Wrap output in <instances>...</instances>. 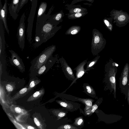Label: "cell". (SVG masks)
<instances>
[{"instance_id":"6da1fadb","label":"cell","mask_w":129,"mask_h":129,"mask_svg":"<svg viewBox=\"0 0 129 129\" xmlns=\"http://www.w3.org/2000/svg\"><path fill=\"white\" fill-rule=\"evenodd\" d=\"M118 64L110 58L105 65V90H109L112 93L114 98H116V75L117 72Z\"/></svg>"},{"instance_id":"7a4b0ae2","label":"cell","mask_w":129,"mask_h":129,"mask_svg":"<svg viewBox=\"0 0 129 129\" xmlns=\"http://www.w3.org/2000/svg\"><path fill=\"white\" fill-rule=\"evenodd\" d=\"M62 27V25L57 26L46 21L42 28L39 37L35 38L34 47L37 48L42 43L46 42L53 37Z\"/></svg>"},{"instance_id":"3957f363","label":"cell","mask_w":129,"mask_h":129,"mask_svg":"<svg viewBox=\"0 0 129 129\" xmlns=\"http://www.w3.org/2000/svg\"><path fill=\"white\" fill-rule=\"evenodd\" d=\"M56 49V47L52 45L46 48L32 61L30 68L32 73H35L45 62L52 54Z\"/></svg>"},{"instance_id":"277c9868","label":"cell","mask_w":129,"mask_h":129,"mask_svg":"<svg viewBox=\"0 0 129 129\" xmlns=\"http://www.w3.org/2000/svg\"><path fill=\"white\" fill-rule=\"evenodd\" d=\"M92 35L91 52L93 55L95 56L97 55L104 48L106 41L102 34L96 29H93Z\"/></svg>"},{"instance_id":"5b68a950","label":"cell","mask_w":129,"mask_h":129,"mask_svg":"<svg viewBox=\"0 0 129 129\" xmlns=\"http://www.w3.org/2000/svg\"><path fill=\"white\" fill-rule=\"evenodd\" d=\"M110 13V16L112 18L113 23L119 27L125 26L129 22V14L122 10L113 9Z\"/></svg>"},{"instance_id":"8992f818","label":"cell","mask_w":129,"mask_h":129,"mask_svg":"<svg viewBox=\"0 0 129 129\" xmlns=\"http://www.w3.org/2000/svg\"><path fill=\"white\" fill-rule=\"evenodd\" d=\"M129 71V65L128 63L124 65L119 78V87L121 92L125 96V99L127 97L129 88L128 75Z\"/></svg>"},{"instance_id":"52a82bcc","label":"cell","mask_w":129,"mask_h":129,"mask_svg":"<svg viewBox=\"0 0 129 129\" xmlns=\"http://www.w3.org/2000/svg\"><path fill=\"white\" fill-rule=\"evenodd\" d=\"M38 0H32L30 14L27 19L28 25L27 29V39L29 43L32 40V33L33 23L37 6Z\"/></svg>"},{"instance_id":"ba28073f","label":"cell","mask_w":129,"mask_h":129,"mask_svg":"<svg viewBox=\"0 0 129 129\" xmlns=\"http://www.w3.org/2000/svg\"><path fill=\"white\" fill-rule=\"evenodd\" d=\"M25 13L22 15L17 28V36L18 44L20 48L23 50L24 47L25 41V26L24 22Z\"/></svg>"},{"instance_id":"9c48e42d","label":"cell","mask_w":129,"mask_h":129,"mask_svg":"<svg viewBox=\"0 0 129 129\" xmlns=\"http://www.w3.org/2000/svg\"><path fill=\"white\" fill-rule=\"evenodd\" d=\"M54 8L52 5L47 14H44L40 17L37 18L35 38L39 37L42 28L47 20L51 16V14Z\"/></svg>"},{"instance_id":"30bf717a","label":"cell","mask_w":129,"mask_h":129,"mask_svg":"<svg viewBox=\"0 0 129 129\" xmlns=\"http://www.w3.org/2000/svg\"><path fill=\"white\" fill-rule=\"evenodd\" d=\"M9 51L11 54L10 58H9L10 63L17 68L20 71L23 72L25 71V66L22 59L17 54L12 50H9Z\"/></svg>"},{"instance_id":"8fae6325","label":"cell","mask_w":129,"mask_h":129,"mask_svg":"<svg viewBox=\"0 0 129 129\" xmlns=\"http://www.w3.org/2000/svg\"><path fill=\"white\" fill-rule=\"evenodd\" d=\"M61 65L62 69L66 78L68 80L74 81L76 78L72 69L68 65L66 60L62 57L59 60Z\"/></svg>"},{"instance_id":"7c38bea8","label":"cell","mask_w":129,"mask_h":129,"mask_svg":"<svg viewBox=\"0 0 129 129\" xmlns=\"http://www.w3.org/2000/svg\"><path fill=\"white\" fill-rule=\"evenodd\" d=\"M57 55L49 57L42 66L35 73L38 75H41L48 71L54 65L57 59Z\"/></svg>"},{"instance_id":"4fadbf2b","label":"cell","mask_w":129,"mask_h":129,"mask_svg":"<svg viewBox=\"0 0 129 129\" xmlns=\"http://www.w3.org/2000/svg\"><path fill=\"white\" fill-rule=\"evenodd\" d=\"M0 19L2 20L5 28L8 34H9V30L7 21V0H5V3L3 7H2L1 0H0Z\"/></svg>"},{"instance_id":"5bb4252c","label":"cell","mask_w":129,"mask_h":129,"mask_svg":"<svg viewBox=\"0 0 129 129\" xmlns=\"http://www.w3.org/2000/svg\"><path fill=\"white\" fill-rule=\"evenodd\" d=\"M87 59L84 60L74 69V70H75L76 71V77L75 79L73 81L71 85L67 89L73 84L76 83V80L82 77L85 73H88L87 71L84 68V66L87 63Z\"/></svg>"},{"instance_id":"9a60e30c","label":"cell","mask_w":129,"mask_h":129,"mask_svg":"<svg viewBox=\"0 0 129 129\" xmlns=\"http://www.w3.org/2000/svg\"><path fill=\"white\" fill-rule=\"evenodd\" d=\"M64 16V13L62 10H61L59 12L51 15L46 21L50 22L54 25L57 26L62 21V18Z\"/></svg>"},{"instance_id":"2e32d148","label":"cell","mask_w":129,"mask_h":129,"mask_svg":"<svg viewBox=\"0 0 129 129\" xmlns=\"http://www.w3.org/2000/svg\"><path fill=\"white\" fill-rule=\"evenodd\" d=\"M65 6L66 7L65 9L69 11V13L70 14L87 12L86 8L83 7L80 5H71L67 4Z\"/></svg>"},{"instance_id":"e0dca14e","label":"cell","mask_w":129,"mask_h":129,"mask_svg":"<svg viewBox=\"0 0 129 129\" xmlns=\"http://www.w3.org/2000/svg\"><path fill=\"white\" fill-rule=\"evenodd\" d=\"M20 0H12L9 7V13L13 18L15 20L18 15L17 13V9Z\"/></svg>"},{"instance_id":"ac0fdd59","label":"cell","mask_w":129,"mask_h":129,"mask_svg":"<svg viewBox=\"0 0 129 129\" xmlns=\"http://www.w3.org/2000/svg\"><path fill=\"white\" fill-rule=\"evenodd\" d=\"M3 22L0 19V55H4L5 48V40Z\"/></svg>"},{"instance_id":"d6986e66","label":"cell","mask_w":129,"mask_h":129,"mask_svg":"<svg viewBox=\"0 0 129 129\" xmlns=\"http://www.w3.org/2000/svg\"><path fill=\"white\" fill-rule=\"evenodd\" d=\"M56 102L60 105L63 108L66 110L72 111L78 109L76 108V105H74V103L69 101H62L61 100H56Z\"/></svg>"},{"instance_id":"ffe728a7","label":"cell","mask_w":129,"mask_h":129,"mask_svg":"<svg viewBox=\"0 0 129 129\" xmlns=\"http://www.w3.org/2000/svg\"><path fill=\"white\" fill-rule=\"evenodd\" d=\"M103 101V98H99L96 102L92 105L91 107L84 111L85 114L88 116L91 115L98 109L99 106Z\"/></svg>"},{"instance_id":"44dd1931","label":"cell","mask_w":129,"mask_h":129,"mask_svg":"<svg viewBox=\"0 0 129 129\" xmlns=\"http://www.w3.org/2000/svg\"><path fill=\"white\" fill-rule=\"evenodd\" d=\"M83 87L84 91L87 94L92 98H96L95 92L92 86L87 83H85Z\"/></svg>"},{"instance_id":"7402d4cb","label":"cell","mask_w":129,"mask_h":129,"mask_svg":"<svg viewBox=\"0 0 129 129\" xmlns=\"http://www.w3.org/2000/svg\"><path fill=\"white\" fill-rule=\"evenodd\" d=\"M75 99L79 101L82 102L85 105L84 109V111L91 107L92 106V103L94 100L91 99H83L75 97Z\"/></svg>"},{"instance_id":"603a6c76","label":"cell","mask_w":129,"mask_h":129,"mask_svg":"<svg viewBox=\"0 0 129 129\" xmlns=\"http://www.w3.org/2000/svg\"><path fill=\"white\" fill-rule=\"evenodd\" d=\"M45 90L42 88L39 90L37 91L30 96L27 99V102H31L38 99L42 97L45 93Z\"/></svg>"},{"instance_id":"cb8c5ba5","label":"cell","mask_w":129,"mask_h":129,"mask_svg":"<svg viewBox=\"0 0 129 129\" xmlns=\"http://www.w3.org/2000/svg\"><path fill=\"white\" fill-rule=\"evenodd\" d=\"M81 27L78 25H73L70 27L66 31V35H73L78 33L80 31Z\"/></svg>"},{"instance_id":"d4e9b609","label":"cell","mask_w":129,"mask_h":129,"mask_svg":"<svg viewBox=\"0 0 129 129\" xmlns=\"http://www.w3.org/2000/svg\"><path fill=\"white\" fill-rule=\"evenodd\" d=\"M28 88L27 87L22 89L12 97L11 98V100H15L24 96L28 92Z\"/></svg>"},{"instance_id":"484cf974","label":"cell","mask_w":129,"mask_h":129,"mask_svg":"<svg viewBox=\"0 0 129 129\" xmlns=\"http://www.w3.org/2000/svg\"><path fill=\"white\" fill-rule=\"evenodd\" d=\"M47 7V4L45 2H42L40 4L38 11L37 18L40 17L45 14Z\"/></svg>"},{"instance_id":"4316f807","label":"cell","mask_w":129,"mask_h":129,"mask_svg":"<svg viewBox=\"0 0 129 129\" xmlns=\"http://www.w3.org/2000/svg\"><path fill=\"white\" fill-rule=\"evenodd\" d=\"M113 21L112 18L111 17L110 18H105L103 20L104 23L110 31H112L113 30Z\"/></svg>"},{"instance_id":"83f0119b","label":"cell","mask_w":129,"mask_h":129,"mask_svg":"<svg viewBox=\"0 0 129 129\" xmlns=\"http://www.w3.org/2000/svg\"><path fill=\"white\" fill-rule=\"evenodd\" d=\"M88 13L87 12H79L72 14L68 13L66 15L67 16L68 18L70 19H75L84 16Z\"/></svg>"},{"instance_id":"f1b7e54d","label":"cell","mask_w":129,"mask_h":129,"mask_svg":"<svg viewBox=\"0 0 129 129\" xmlns=\"http://www.w3.org/2000/svg\"><path fill=\"white\" fill-rule=\"evenodd\" d=\"M100 57V56H97L92 60L87 62L86 69L87 71H89L93 69L94 66L98 62Z\"/></svg>"},{"instance_id":"f546056e","label":"cell","mask_w":129,"mask_h":129,"mask_svg":"<svg viewBox=\"0 0 129 129\" xmlns=\"http://www.w3.org/2000/svg\"><path fill=\"white\" fill-rule=\"evenodd\" d=\"M53 113L57 117V120L64 117L67 114V112L64 111L59 110H55L53 111Z\"/></svg>"},{"instance_id":"4dcf8cb0","label":"cell","mask_w":129,"mask_h":129,"mask_svg":"<svg viewBox=\"0 0 129 129\" xmlns=\"http://www.w3.org/2000/svg\"><path fill=\"white\" fill-rule=\"evenodd\" d=\"M84 120L82 116H80L75 119V121L73 124L77 126H80L84 124Z\"/></svg>"},{"instance_id":"1f68e13d","label":"cell","mask_w":129,"mask_h":129,"mask_svg":"<svg viewBox=\"0 0 129 129\" xmlns=\"http://www.w3.org/2000/svg\"><path fill=\"white\" fill-rule=\"evenodd\" d=\"M31 81L28 89V92L41 82V80L38 79H33Z\"/></svg>"},{"instance_id":"d6a6232c","label":"cell","mask_w":129,"mask_h":129,"mask_svg":"<svg viewBox=\"0 0 129 129\" xmlns=\"http://www.w3.org/2000/svg\"><path fill=\"white\" fill-rule=\"evenodd\" d=\"M58 129H78L77 127L70 124L63 125L58 127Z\"/></svg>"},{"instance_id":"836d02e7","label":"cell","mask_w":129,"mask_h":129,"mask_svg":"<svg viewBox=\"0 0 129 129\" xmlns=\"http://www.w3.org/2000/svg\"><path fill=\"white\" fill-rule=\"evenodd\" d=\"M29 0H20L17 9V13H18L24 6L26 4Z\"/></svg>"},{"instance_id":"e575fe53","label":"cell","mask_w":129,"mask_h":129,"mask_svg":"<svg viewBox=\"0 0 129 129\" xmlns=\"http://www.w3.org/2000/svg\"><path fill=\"white\" fill-rule=\"evenodd\" d=\"M34 122L37 127L39 129H43V125L41 121L36 117H34Z\"/></svg>"},{"instance_id":"d590c367","label":"cell","mask_w":129,"mask_h":129,"mask_svg":"<svg viewBox=\"0 0 129 129\" xmlns=\"http://www.w3.org/2000/svg\"><path fill=\"white\" fill-rule=\"evenodd\" d=\"M94 0H73L72 1L70 4L71 5H74V4L76 3H77L83 1H86L92 3L94 2Z\"/></svg>"},{"instance_id":"8d00e7d4","label":"cell","mask_w":129,"mask_h":129,"mask_svg":"<svg viewBox=\"0 0 129 129\" xmlns=\"http://www.w3.org/2000/svg\"><path fill=\"white\" fill-rule=\"evenodd\" d=\"M6 87L7 90L9 92L12 91L14 89V88L13 86L10 84H7Z\"/></svg>"},{"instance_id":"74e56055","label":"cell","mask_w":129,"mask_h":129,"mask_svg":"<svg viewBox=\"0 0 129 129\" xmlns=\"http://www.w3.org/2000/svg\"><path fill=\"white\" fill-rule=\"evenodd\" d=\"M14 111L16 113H20L21 112L22 110L20 108L18 107H16L15 108Z\"/></svg>"},{"instance_id":"f35d334b","label":"cell","mask_w":129,"mask_h":129,"mask_svg":"<svg viewBox=\"0 0 129 129\" xmlns=\"http://www.w3.org/2000/svg\"><path fill=\"white\" fill-rule=\"evenodd\" d=\"M26 127V128L27 129H36V128L30 125H27Z\"/></svg>"},{"instance_id":"ab89813d","label":"cell","mask_w":129,"mask_h":129,"mask_svg":"<svg viewBox=\"0 0 129 129\" xmlns=\"http://www.w3.org/2000/svg\"><path fill=\"white\" fill-rule=\"evenodd\" d=\"M127 99L128 104L129 106V88L128 90Z\"/></svg>"},{"instance_id":"60d3db41","label":"cell","mask_w":129,"mask_h":129,"mask_svg":"<svg viewBox=\"0 0 129 129\" xmlns=\"http://www.w3.org/2000/svg\"><path fill=\"white\" fill-rule=\"evenodd\" d=\"M128 82L129 83V74H128Z\"/></svg>"}]
</instances>
